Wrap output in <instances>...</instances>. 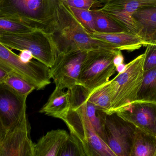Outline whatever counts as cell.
I'll return each instance as SVG.
<instances>
[{
  "instance_id": "8fae6325",
  "label": "cell",
  "mask_w": 156,
  "mask_h": 156,
  "mask_svg": "<svg viewBox=\"0 0 156 156\" xmlns=\"http://www.w3.org/2000/svg\"><path fill=\"white\" fill-rule=\"evenodd\" d=\"M27 117L11 131L6 132L0 144V156H34V143L30 137Z\"/></svg>"
},
{
  "instance_id": "3957f363",
  "label": "cell",
  "mask_w": 156,
  "mask_h": 156,
  "mask_svg": "<svg viewBox=\"0 0 156 156\" xmlns=\"http://www.w3.org/2000/svg\"><path fill=\"white\" fill-rule=\"evenodd\" d=\"M57 0H0V16L51 34L56 27Z\"/></svg>"
},
{
  "instance_id": "277c9868",
  "label": "cell",
  "mask_w": 156,
  "mask_h": 156,
  "mask_svg": "<svg viewBox=\"0 0 156 156\" xmlns=\"http://www.w3.org/2000/svg\"><path fill=\"white\" fill-rule=\"evenodd\" d=\"M145 54L127 64L126 70L109 81L112 92L110 114L116 113L135 101L144 78Z\"/></svg>"
},
{
  "instance_id": "5b68a950",
  "label": "cell",
  "mask_w": 156,
  "mask_h": 156,
  "mask_svg": "<svg viewBox=\"0 0 156 156\" xmlns=\"http://www.w3.org/2000/svg\"><path fill=\"white\" fill-rule=\"evenodd\" d=\"M0 42L11 49L29 50L34 59L48 67L54 65L57 52L50 34L42 30L34 29L31 32L19 34L0 35Z\"/></svg>"
},
{
  "instance_id": "ba28073f",
  "label": "cell",
  "mask_w": 156,
  "mask_h": 156,
  "mask_svg": "<svg viewBox=\"0 0 156 156\" xmlns=\"http://www.w3.org/2000/svg\"><path fill=\"white\" fill-rule=\"evenodd\" d=\"M101 115L104 141L116 156H131L136 127L116 113Z\"/></svg>"
},
{
  "instance_id": "7402d4cb",
  "label": "cell",
  "mask_w": 156,
  "mask_h": 156,
  "mask_svg": "<svg viewBox=\"0 0 156 156\" xmlns=\"http://www.w3.org/2000/svg\"><path fill=\"white\" fill-rule=\"evenodd\" d=\"M34 29H36L19 21L0 16V35L23 34Z\"/></svg>"
},
{
  "instance_id": "4dcf8cb0",
  "label": "cell",
  "mask_w": 156,
  "mask_h": 156,
  "mask_svg": "<svg viewBox=\"0 0 156 156\" xmlns=\"http://www.w3.org/2000/svg\"><path fill=\"white\" fill-rule=\"evenodd\" d=\"M9 74L2 69L0 68V83H3L4 82Z\"/></svg>"
},
{
  "instance_id": "d6a6232c",
  "label": "cell",
  "mask_w": 156,
  "mask_h": 156,
  "mask_svg": "<svg viewBox=\"0 0 156 156\" xmlns=\"http://www.w3.org/2000/svg\"><path fill=\"white\" fill-rule=\"evenodd\" d=\"M98 1L101 2L103 4H104L108 2L110 0H98Z\"/></svg>"
},
{
  "instance_id": "44dd1931",
  "label": "cell",
  "mask_w": 156,
  "mask_h": 156,
  "mask_svg": "<svg viewBox=\"0 0 156 156\" xmlns=\"http://www.w3.org/2000/svg\"><path fill=\"white\" fill-rule=\"evenodd\" d=\"M92 12L96 32L109 34L126 31L122 27L99 9H93Z\"/></svg>"
},
{
  "instance_id": "7c38bea8",
  "label": "cell",
  "mask_w": 156,
  "mask_h": 156,
  "mask_svg": "<svg viewBox=\"0 0 156 156\" xmlns=\"http://www.w3.org/2000/svg\"><path fill=\"white\" fill-rule=\"evenodd\" d=\"M156 4V0H110L98 8L127 32L136 34L133 14L140 7Z\"/></svg>"
},
{
  "instance_id": "ffe728a7",
  "label": "cell",
  "mask_w": 156,
  "mask_h": 156,
  "mask_svg": "<svg viewBox=\"0 0 156 156\" xmlns=\"http://www.w3.org/2000/svg\"><path fill=\"white\" fill-rule=\"evenodd\" d=\"M135 102L156 103V66L144 71L142 85Z\"/></svg>"
},
{
  "instance_id": "6da1fadb",
  "label": "cell",
  "mask_w": 156,
  "mask_h": 156,
  "mask_svg": "<svg viewBox=\"0 0 156 156\" xmlns=\"http://www.w3.org/2000/svg\"><path fill=\"white\" fill-rule=\"evenodd\" d=\"M69 90L70 107L62 119L83 156H116L93 126L85 109L87 91L79 85Z\"/></svg>"
},
{
  "instance_id": "4316f807",
  "label": "cell",
  "mask_w": 156,
  "mask_h": 156,
  "mask_svg": "<svg viewBox=\"0 0 156 156\" xmlns=\"http://www.w3.org/2000/svg\"><path fill=\"white\" fill-rule=\"evenodd\" d=\"M146 47V50L144 53V71L149 70L156 66V45L149 44Z\"/></svg>"
},
{
  "instance_id": "7a4b0ae2",
  "label": "cell",
  "mask_w": 156,
  "mask_h": 156,
  "mask_svg": "<svg viewBox=\"0 0 156 156\" xmlns=\"http://www.w3.org/2000/svg\"><path fill=\"white\" fill-rule=\"evenodd\" d=\"M56 20V27L50 35L55 44L57 54L95 49H116L110 43L91 37L69 6L60 0H57Z\"/></svg>"
},
{
  "instance_id": "f1b7e54d",
  "label": "cell",
  "mask_w": 156,
  "mask_h": 156,
  "mask_svg": "<svg viewBox=\"0 0 156 156\" xmlns=\"http://www.w3.org/2000/svg\"><path fill=\"white\" fill-rule=\"evenodd\" d=\"M113 62L114 65L115 67L124 63V58L123 55L121 50H118V51H117L116 54L115 55Z\"/></svg>"
},
{
  "instance_id": "603a6c76",
  "label": "cell",
  "mask_w": 156,
  "mask_h": 156,
  "mask_svg": "<svg viewBox=\"0 0 156 156\" xmlns=\"http://www.w3.org/2000/svg\"><path fill=\"white\" fill-rule=\"evenodd\" d=\"M3 83L16 93L22 96H27L34 90V86L19 76L9 74Z\"/></svg>"
},
{
  "instance_id": "9c48e42d",
  "label": "cell",
  "mask_w": 156,
  "mask_h": 156,
  "mask_svg": "<svg viewBox=\"0 0 156 156\" xmlns=\"http://www.w3.org/2000/svg\"><path fill=\"white\" fill-rule=\"evenodd\" d=\"M88 52L78 51L57 54L55 63L50 68V76L55 87L70 89L77 85L82 66Z\"/></svg>"
},
{
  "instance_id": "83f0119b",
  "label": "cell",
  "mask_w": 156,
  "mask_h": 156,
  "mask_svg": "<svg viewBox=\"0 0 156 156\" xmlns=\"http://www.w3.org/2000/svg\"><path fill=\"white\" fill-rule=\"evenodd\" d=\"M20 60L24 63H27L34 59V56L29 50L24 49L20 51L18 55Z\"/></svg>"
},
{
  "instance_id": "d4e9b609",
  "label": "cell",
  "mask_w": 156,
  "mask_h": 156,
  "mask_svg": "<svg viewBox=\"0 0 156 156\" xmlns=\"http://www.w3.org/2000/svg\"><path fill=\"white\" fill-rule=\"evenodd\" d=\"M58 156H83V154L75 139L69 135L60 149Z\"/></svg>"
},
{
  "instance_id": "f546056e",
  "label": "cell",
  "mask_w": 156,
  "mask_h": 156,
  "mask_svg": "<svg viewBox=\"0 0 156 156\" xmlns=\"http://www.w3.org/2000/svg\"><path fill=\"white\" fill-rule=\"evenodd\" d=\"M6 134V130H5L4 126L3 124L1 116H0V144L2 143V140H3Z\"/></svg>"
},
{
  "instance_id": "484cf974",
  "label": "cell",
  "mask_w": 156,
  "mask_h": 156,
  "mask_svg": "<svg viewBox=\"0 0 156 156\" xmlns=\"http://www.w3.org/2000/svg\"><path fill=\"white\" fill-rule=\"evenodd\" d=\"M63 2L70 7L90 10L100 8L103 5L98 0H66Z\"/></svg>"
},
{
  "instance_id": "d6986e66",
  "label": "cell",
  "mask_w": 156,
  "mask_h": 156,
  "mask_svg": "<svg viewBox=\"0 0 156 156\" xmlns=\"http://www.w3.org/2000/svg\"><path fill=\"white\" fill-rule=\"evenodd\" d=\"M112 98V92L108 81L90 93L87 92L86 100L92 103L98 111L110 114Z\"/></svg>"
},
{
  "instance_id": "4fadbf2b",
  "label": "cell",
  "mask_w": 156,
  "mask_h": 156,
  "mask_svg": "<svg viewBox=\"0 0 156 156\" xmlns=\"http://www.w3.org/2000/svg\"><path fill=\"white\" fill-rule=\"evenodd\" d=\"M116 114L137 128L156 136V103L135 102Z\"/></svg>"
},
{
  "instance_id": "cb8c5ba5",
  "label": "cell",
  "mask_w": 156,
  "mask_h": 156,
  "mask_svg": "<svg viewBox=\"0 0 156 156\" xmlns=\"http://www.w3.org/2000/svg\"><path fill=\"white\" fill-rule=\"evenodd\" d=\"M69 7L78 21L89 33H96L92 10Z\"/></svg>"
},
{
  "instance_id": "52a82bcc",
  "label": "cell",
  "mask_w": 156,
  "mask_h": 156,
  "mask_svg": "<svg viewBox=\"0 0 156 156\" xmlns=\"http://www.w3.org/2000/svg\"><path fill=\"white\" fill-rule=\"evenodd\" d=\"M12 50L0 42V68L9 74L19 76L37 90L43 89L50 84V68L35 59L24 63Z\"/></svg>"
},
{
  "instance_id": "2e32d148",
  "label": "cell",
  "mask_w": 156,
  "mask_h": 156,
  "mask_svg": "<svg viewBox=\"0 0 156 156\" xmlns=\"http://www.w3.org/2000/svg\"><path fill=\"white\" fill-rule=\"evenodd\" d=\"M91 37L108 42L116 49L132 52L144 46V42L136 34L127 31L113 33H89Z\"/></svg>"
},
{
  "instance_id": "e0dca14e",
  "label": "cell",
  "mask_w": 156,
  "mask_h": 156,
  "mask_svg": "<svg viewBox=\"0 0 156 156\" xmlns=\"http://www.w3.org/2000/svg\"><path fill=\"white\" fill-rule=\"evenodd\" d=\"M70 107V92L69 90L55 87L46 103L43 106L39 113L62 120Z\"/></svg>"
},
{
  "instance_id": "ac0fdd59",
  "label": "cell",
  "mask_w": 156,
  "mask_h": 156,
  "mask_svg": "<svg viewBox=\"0 0 156 156\" xmlns=\"http://www.w3.org/2000/svg\"><path fill=\"white\" fill-rule=\"evenodd\" d=\"M131 156H156V136L136 127Z\"/></svg>"
},
{
  "instance_id": "836d02e7",
  "label": "cell",
  "mask_w": 156,
  "mask_h": 156,
  "mask_svg": "<svg viewBox=\"0 0 156 156\" xmlns=\"http://www.w3.org/2000/svg\"><path fill=\"white\" fill-rule=\"evenodd\" d=\"M60 1H66V0H60Z\"/></svg>"
},
{
  "instance_id": "5bb4252c",
  "label": "cell",
  "mask_w": 156,
  "mask_h": 156,
  "mask_svg": "<svg viewBox=\"0 0 156 156\" xmlns=\"http://www.w3.org/2000/svg\"><path fill=\"white\" fill-rule=\"evenodd\" d=\"M132 16L136 34L144 42V46L156 45V4L140 7Z\"/></svg>"
},
{
  "instance_id": "9a60e30c",
  "label": "cell",
  "mask_w": 156,
  "mask_h": 156,
  "mask_svg": "<svg viewBox=\"0 0 156 156\" xmlns=\"http://www.w3.org/2000/svg\"><path fill=\"white\" fill-rule=\"evenodd\" d=\"M69 136L66 131L61 129L48 132L34 143V156H58Z\"/></svg>"
},
{
  "instance_id": "1f68e13d",
  "label": "cell",
  "mask_w": 156,
  "mask_h": 156,
  "mask_svg": "<svg viewBox=\"0 0 156 156\" xmlns=\"http://www.w3.org/2000/svg\"><path fill=\"white\" fill-rule=\"evenodd\" d=\"M126 67H127V64H125L124 63H122L115 67L116 71H117L118 73H122L124 71H125Z\"/></svg>"
},
{
  "instance_id": "8992f818",
  "label": "cell",
  "mask_w": 156,
  "mask_h": 156,
  "mask_svg": "<svg viewBox=\"0 0 156 156\" xmlns=\"http://www.w3.org/2000/svg\"><path fill=\"white\" fill-rule=\"evenodd\" d=\"M117 51L101 49L88 51L82 66L77 85L89 93L109 81L116 71L113 60Z\"/></svg>"
},
{
  "instance_id": "30bf717a",
  "label": "cell",
  "mask_w": 156,
  "mask_h": 156,
  "mask_svg": "<svg viewBox=\"0 0 156 156\" xmlns=\"http://www.w3.org/2000/svg\"><path fill=\"white\" fill-rule=\"evenodd\" d=\"M27 97L19 95L3 82L0 83V116L6 132L27 117Z\"/></svg>"
}]
</instances>
